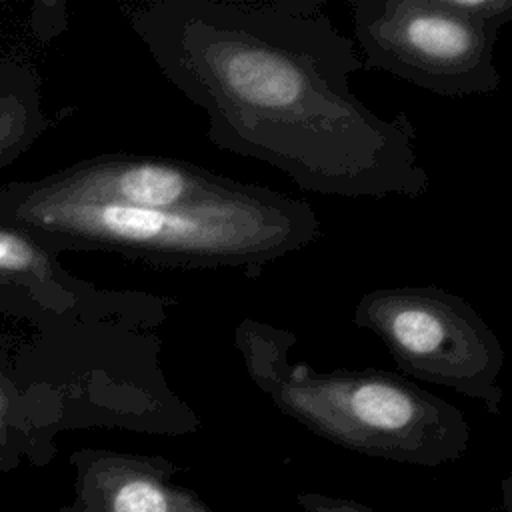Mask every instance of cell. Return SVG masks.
<instances>
[{"label": "cell", "mask_w": 512, "mask_h": 512, "mask_svg": "<svg viewBox=\"0 0 512 512\" xmlns=\"http://www.w3.org/2000/svg\"><path fill=\"white\" fill-rule=\"evenodd\" d=\"M176 512H210V510L192 492L186 490V494H184V498H182V502H180Z\"/></svg>", "instance_id": "15"}, {"label": "cell", "mask_w": 512, "mask_h": 512, "mask_svg": "<svg viewBox=\"0 0 512 512\" xmlns=\"http://www.w3.org/2000/svg\"><path fill=\"white\" fill-rule=\"evenodd\" d=\"M58 256L28 230L0 220V318L28 326L112 320L148 330L166 322L174 300L96 286L68 272Z\"/></svg>", "instance_id": "7"}, {"label": "cell", "mask_w": 512, "mask_h": 512, "mask_svg": "<svg viewBox=\"0 0 512 512\" xmlns=\"http://www.w3.org/2000/svg\"><path fill=\"white\" fill-rule=\"evenodd\" d=\"M354 324L384 342L404 376L450 388L500 414L504 348L468 300L438 286L376 288L356 302Z\"/></svg>", "instance_id": "5"}, {"label": "cell", "mask_w": 512, "mask_h": 512, "mask_svg": "<svg viewBox=\"0 0 512 512\" xmlns=\"http://www.w3.org/2000/svg\"><path fill=\"white\" fill-rule=\"evenodd\" d=\"M160 348L154 330L112 320L32 326L16 352L2 346L28 426L46 406L82 400L112 412L134 402L166 430H194L198 418L170 390Z\"/></svg>", "instance_id": "4"}, {"label": "cell", "mask_w": 512, "mask_h": 512, "mask_svg": "<svg viewBox=\"0 0 512 512\" xmlns=\"http://www.w3.org/2000/svg\"><path fill=\"white\" fill-rule=\"evenodd\" d=\"M78 468V492L96 512H176L186 490L168 484L172 466L106 450H82L72 456Z\"/></svg>", "instance_id": "9"}, {"label": "cell", "mask_w": 512, "mask_h": 512, "mask_svg": "<svg viewBox=\"0 0 512 512\" xmlns=\"http://www.w3.org/2000/svg\"><path fill=\"white\" fill-rule=\"evenodd\" d=\"M304 512H374L368 504L352 498H336L318 492H300L296 496Z\"/></svg>", "instance_id": "13"}, {"label": "cell", "mask_w": 512, "mask_h": 512, "mask_svg": "<svg viewBox=\"0 0 512 512\" xmlns=\"http://www.w3.org/2000/svg\"><path fill=\"white\" fill-rule=\"evenodd\" d=\"M296 340L292 330L258 318L234 328L246 376L284 416L332 444L390 462L434 468L466 454L472 430L454 404L396 372L292 362Z\"/></svg>", "instance_id": "3"}, {"label": "cell", "mask_w": 512, "mask_h": 512, "mask_svg": "<svg viewBox=\"0 0 512 512\" xmlns=\"http://www.w3.org/2000/svg\"><path fill=\"white\" fill-rule=\"evenodd\" d=\"M0 220L20 226L48 248L100 250L172 268L260 270L316 242L320 222L298 198L258 184L228 198L182 208L48 200L0 186Z\"/></svg>", "instance_id": "2"}, {"label": "cell", "mask_w": 512, "mask_h": 512, "mask_svg": "<svg viewBox=\"0 0 512 512\" xmlns=\"http://www.w3.org/2000/svg\"><path fill=\"white\" fill-rule=\"evenodd\" d=\"M126 20L206 112L216 148L270 164L302 192H428L408 114L384 118L352 92L364 64L324 0H152L128 6Z\"/></svg>", "instance_id": "1"}, {"label": "cell", "mask_w": 512, "mask_h": 512, "mask_svg": "<svg viewBox=\"0 0 512 512\" xmlns=\"http://www.w3.org/2000/svg\"><path fill=\"white\" fill-rule=\"evenodd\" d=\"M14 184L48 200L160 210L228 198L244 188V182L198 164L142 154H100L38 180H18Z\"/></svg>", "instance_id": "8"}, {"label": "cell", "mask_w": 512, "mask_h": 512, "mask_svg": "<svg viewBox=\"0 0 512 512\" xmlns=\"http://www.w3.org/2000/svg\"><path fill=\"white\" fill-rule=\"evenodd\" d=\"M28 432V422L22 406V398L12 380L6 354L0 346V452L18 444Z\"/></svg>", "instance_id": "11"}, {"label": "cell", "mask_w": 512, "mask_h": 512, "mask_svg": "<svg viewBox=\"0 0 512 512\" xmlns=\"http://www.w3.org/2000/svg\"><path fill=\"white\" fill-rule=\"evenodd\" d=\"M464 16L478 20L498 32L512 22V0H450Z\"/></svg>", "instance_id": "12"}, {"label": "cell", "mask_w": 512, "mask_h": 512, "mask_svg": "<svg viewBox=\"0 0 512 512\" xmlns=\"http://www.w3.org/2000/svg\"><path fill=\"white\" fill-rule=\"evenodd\" d=\"M362 64L448 98L494 92L498 30L450 0H348Z\"/></svg>", "instance_id": "6"}, {"label": "cell", "mask_w": 512, "mask_h": 512, "mask_svg": "<svg viewBox=\"0 0 512 512\" xmlns=\"http://www.w3.org/2000/svg\"><path fill=\"white\" fill-rule=\"evenodd\" d=\"M500 494H502V508L506 512H512V462L508 466L506 476L500 482Z\"/></svg>", "instance_id": "14"}, {"label": "cell", "mask_w": 512, "mask_h": 512, "mask_svg": "<svg viewBox=\"0 0 512 512\" xmlns=\"http://www.w3.org/2000/svg\"><path fill=\"white\" fill-rule=\"evenodd\" d=\"M52 126L34 66L0 58V168L16 162Z\"/></svg>", "instance_id": "10"}]
</instances>
